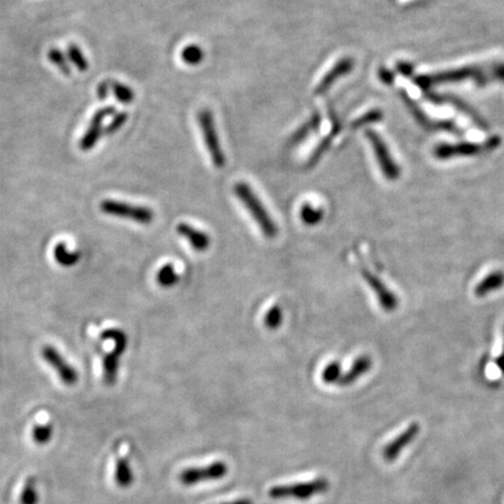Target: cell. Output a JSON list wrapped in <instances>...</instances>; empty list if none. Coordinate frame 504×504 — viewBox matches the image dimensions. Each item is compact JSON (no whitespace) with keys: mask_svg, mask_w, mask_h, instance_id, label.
I'll list each match as a JSON object with an SVG mask.
<instances>
[{"mask_svg":"<svg viewBox=\"0 0 504 504\" xmlns=\"http://www.w3.org/2000/svg\"><path fill=\"white\" fill-rule=\"evenodd\" d=\"M111 89L116 98L123 104H130L134 102V93L130 87L125 86L120 82H112Z\"/></svg>","mask_w":504,"mask_h":504,"instance_id":"83f0119b","label":"cell"},{"mask_svg":"<svg viewBox=\"0 0 504 504\" xmlns=\"http://www.w3.org/2000/svg\"><path fill=\"white\" fill-rule=\"evenodd\" d=\"M234 192L238 200L241 201L242 204L250 213L252 219H255L257 226H260L264 236L267 238H275L278 235V226L251 187L245 182H238L235 185Z\"/></svg>","mask_w":504,"mask_h":504,"instance_id":"7a4b0ae2","label":"cell"},{"mask_svg":"<svg viewBox=\"0 0 504 504\" xmlns=\"http://www.w3.org/2000/svg\"><path fill=\"white\" fill-rule=\"evenodd\" d=\"M197 119H199V125H200L204 144L207 146L208 153L212 158L213 163L217 168H221L226 165V154L223 153L222 147L219 144V134L216 131L215 122H214L212 112L208 109H202L197 115Z\"/></svg>","mask_w":504,"mask_h":504,"instance_id":"52a82bcc","label":"cell"},{"mask_svg":"<svg viewBox=\"0 0 504 504\" xmlns=\"http://www.w3.org/2000/svg\"><path fill=\"white\" fill-rule=\"evenodd\" d=\"M100 212L119 219H129L141 224H150L154 219L152 209L143 206L122 202V201L104 200L100 204Z\"/></svg>","mask_w":504,"mask_h":504,"instance_id":"5b68a950","label":"cell"},{"mask_svg":"<svg viewBox=\"0 0 504 504\" xmlns=\"http://www.w3.org/2000/svg\"><path fill=\"white\" fill-rule=\"evenodd\" d=\"M412 80L420 89L431 90V88L445 83L473 81L480 87H485L492 82H504V63H492L482 66H466V67L439 71L433 74L413 75Z\"/></svg>","mask_w":504,"mask_h":504,"instance_id":"6da1fadb","label":"cell"},{"mask_svg":"<svg viewBox=\"0 0 504 504\" xmlns=\"http://www.w3.org/2000/svg\"><path fill=\"white\" fill-rule=\"evenodd\" d=\"M383 117L384 116H383L382 111L378 110V109H375V110H370L367 114H364V115L361 116L359 118L355 119L350 126H352V129H360V127H363V126L382 120Z\"/></svg>","mask_w":504,"mask_h":504,"instance_id":"1f68e13d","label":"cell"},{"mask_svg":"<svg viewBox=\"0 0 504 504\" xmlns=\"http://www.w3.org/2000/svg\"><path fill=\"white\" fill-rule=\"evenodd\" d=\"M420 426L417 423H412L405 429L401 434H398L393 440L390 441L389 444L383 449V456L386 461L393 462L401 454L402 451L410 445L412 441L415 440V437L418 435Z\"/></svg>","mask_w":504,"mask_h":504,"instance_id":"9a60e30c","label":"cell"},{"mask_svg":"<svg viewBox=\"0 0 504 504\" xmlns=\"http://www.w3.org/2000/svg\"><path fill=\"white\" fill-rule=\"evenodd\" d=\"M177 231L181 237L186 238L189 242L190 246L197 251H206L210 246L209 235L202 231V230L194 228L188 223H179L178 226H177Z\"/></svg>","mask_w":504,"mask_h":504,"instance_id":"e0dca14e","label":"cell"},{"mask_svg":"<svg viewBox=\"0 0 504 504\" xmlns=\"http://www.w3.org/2000/svg\"><path fill=\"white\" fill-rule=\"evenodd\" d=\"M501 144L500 137H492L483 144L474 143H458V144H441L434 150V156L438 159L447 160L456 156H480L483 153L496 150Z\"/></svg>","mask_w":504,"mask_h":504,"instance_id":"8992f818","label":"cell"},{"mask_svg":"<svg viewBox=\"0 0 504 504\" xmlns=\"http://www.w3.org/2000/svg\"><path fill=\"white\" fill-rule=\"evenodd\" d=\"M68 56L78 71H87L89 69V62L84 54L82 53L81 49L78 48V45H74V44L69 45Z\"/></svg>","mask_w":504,"mask_h":504,"instance_id":"484cf974","label":"cell"},{"mask_svg":"<svg viewBox=\"0 0 504 504\" xmlns=\"http://www.w3.org/2000/svg\"><path fill=\"white\" fill-rule=\"evenodd\" d=\"M104 340H110L115 343V348L104 357L103 379L107 386H114L118 376L119 362L120 357L127 347L126 334L118 328H110L102 334Z\"/></svg>","mask_w":504,"mask_h":504,"instance_id":"277c9868","label":"cell"},{"mask_svg":"<svg viewBox=\"0 0 504 504\" xmlns=\"http://www.w3.org/2000/svg\"><path fill=\"white\" fill-rule=\"evenodd\" d=\"M341 366L339 362L334 361V362H330V363L327 364L326 367L323 368L321 378L326 384H336L340 377H341Z\"/></svg>","mask_w":504,"mask_h":504,"instance_id":"f546056e","label":"cell"},{"mask_svg":"<svg viewBox=\"0 0 504 504\" xmlns=\"http://www.w3.org/2000/svg\"><path fill=\"white\" fill-rule=\"evenodd\" d=\"M398 93H399L402 100L404 102L412 117L415 119V122L418 123L419 125L422 126L425 130L431 131V132H433V131H445V132H449V134H456V136H462L464 134L462 130L453 120H446V119L445 120H437V119L429 117L424 112L423 109L420 108L418 104L415 103V100L408 96V93L404 89L399 90Z\"/></svg>","mask_w":504,"mask_h":504,"instance_id":"ba28073f","label":"cell"},{"mask_svg":"<svg viewBox=\"0 0 504 504\" xmlns=\"http://www.w3.org/2000/svg\"><path fill=\"white\" fill-rule=\"evenodd\" d=\"M330 488V482L325 478H314L312 481L299 482L292 485H282L272 487L269 490V496L273 500H308L315 495L325 493Z\"/></svg>","mask_w":504,"mask_h":504,"instance_id":"3957f363","label":"cell"},{"mask_svg":"<svg viewBox=\"0 0 504 504\" xmlns=\"http://www.w3.org/2000/svg\"><path fill=\"white\" fill-rule=\"evenodd\" d=\"M423 93L424 96L426 97L427 100L432 102V103L438 104V105L449 104L454 108L459 109L460 111L465 114V115L468 116L482 130H488L489 129V126L482 119V117H480L471 107H468L467 103H465L464 100H460L458 97L439 95V93H433L431 90H424Z\"/></svg>","mask_w":504,"mask_h":504,"instance_id":"5bb4252c","label":"cell"},{"mask_svg":"<svg viewBox=\"0 0 504 504\" xmlns=\"http://www.w3.org/2000/svg\"><path fill=\"white\" fill-rule=\"evenodd\" d=\"M181 59L189 66H197L204 60V51L200 46L189 45L182 49Z\"/></svg>","mask_w":504,"mask_h":504,"instance_id":"4316f807","label":"cell"},{"mask_svg":"<svg viewBox=\"0 0 504 504\" xmlns=\"http://www.w3.org/2000/svg\"><path fill=\"white\" fill-rule=\"evenodd\" d=\"M221 504H253L251 501L248 498H241V500L233 501V502H226V503Z\"/></svg>","mask_w":504,"mask_h":504,"instance_id":"ab89813d","label":"cell"},{"mask_svg":"<svg viewBox=\"0 0 504 504\" xmlns=\"http://www.w3.org/2000/svg\"><path fill=\"white\" fill-rule=\"evenodd\" d=\"M496 367L498 368V370L501 371V374L504 376V354L502 352L498 357L496 359Z\"/></svg>","mask_w":504,"mask_h":504,"instance_id":"f35d334b","label":"cell"},{"mask_svg":"<svg viewBox=\"0 0 504 504\" xmlns=\"http://www.w3.org/2000/svg\"><path fill=\"white\" fill-rule=\"evenodd\" d=\"M48 59L55 67L59 68L60 71H62L63 74H71V66L68 63L67 57L60 49H49Z\"/></svg>","mask_w":504,"mask_h":504,"instance_id":"4dcf8cb0","label":"cell"},{"mask_svg":"<svg viewBox=\"0 0 504 504\" xmlns=\"http://www.w3.org/2000/svg\"><path fill=\"white\" fill-rule=\"evenodd\" d=\"M127 118H129V116H127L126 112H118V114H115L111 123L107 126V129H105V132H104V134H108V136L109 134H116L119 129H122L123 126L125 125Z\"/></svg>","mask_w":504,"mask_h":504,"instance_id":"e575fe53","label":"cell"},{"mask_svg":"<svg viewBox=\"0 0 504 504\" xmlns=\"http://www.w3.org/2000/svg\"><path fill=\"white\" fill-rule=\"evenodd\" d=\"M352 66H354V62L350 57H343L335 63L315 88V95H323L327 93L334 86L335 82L352 71Z\"/></svg>","mask_w":504,"mask_h":504,"instance_id":"2e32d148","label":"cell"},{"mask_svg":"<svg viewBox=\"0 0 504 504\" xmlns=\"http://www.w3.org/2000/svg\"><path fill=\"white\" fill-rule=\"evenodd\" d=\"M109 87L110 86H109L108 83H100V86H98L97 93H98V97H100V100H104V98H107V96H108Z\"/></svg>","mask_w":504,"mask_h":504,"instance_id":"74e56055","label":"cell"},{"mask_svg":"<svg viewBox=\"0 0 504 504\" xmlns=\"http://www.w3.org/2000/svg\"><path fill=\"white\" fill-rule=\"evenodd\" d=\"M53 256L56 263L64 267H74L81 260V253L78 251H71L63 242H60L59 244L54 246Z\"/></svg>","mask_w":504,"mask_h":504,"instance_id":"ffe728a7","label":"cell"},{"mask_svg":"<svg viewBox=\"0 0 504 504\" xmlns=\"http://www.w3.org/2000/svg\"><path fill=\"white\" fill-rule=\"evenodd\" d=\"M378 78L379 80L386 84V86H393V82H395V75L393 71L386 69V68H379L378 71Z\"/></svg>","mask_w":504,"mask_h":504,"instance_id":"d590c367","label":"cell"},{"mask_svg":"<svg viewBox=\"0 0 504 504\" xmlns=\"http://www.w3.org/2000/svg\"><path fill=\"white\" fill-rule=\"evenodd\" d=\"M282 323V309L279 306H272L267 311L264 318V325L267 326V330H278Z\"/></svg>","mask_w":504,"mask_h":504,"instance_id":"f1b7e54d","label":"cell"},{"mask_svg":"<svg viewBox=\"0 0 504 504\" xmlns=\"http://www.w3.org/2000/svg\"><path fill=\"white\" fill-rule=\"evenodd\" d=\"M340 129H341V126H340V123H339L338 119H334L332 134L328 136V137L323 138V141H320L319 145L315 147L314 151H313L311 156H309V160H308V166H314L315 163L319 161L323 153L330 149L334 136H336L340 132Z\"/></svg>","mask_w":504,"mask_h":504,"instance_id":"603a6c76","label":"cell"},{"mask_svg":"<svg viewBox=\"0 0 504 504\" xmlns=\"http://www.w3.org/2000/svg\"><path fill=\"white\" fill-rule=\"evenodd\" d=\"M20 500L23 504L37 503V495L35 493V488H34L33 478H27Z\"/></svg>","mask_w":504,"mask_h":504,"instance_id":"836d02e7","label":"cell"},{"mask_svg":"<svg viewBox=\"0 0 504 504\" xmlns=\"http://www.w3.org/2000/svg\"><path fill=\"white\" fill-rule=\"evenodd\" d=\"M371 367H372V360H371L370 356L362 355L357 357L354 361V363L352 364V367L349 368V370L341 375V377L336 383V386H352L357 379H360L362 376L367 374L368 371L370 370Z\"/></svg>","mask_w":504,"mask_h":504,"instance_id":"ac0fdd59","label":"cell"},{"mask_svg":"<svg viewBox=\"0 0 504 504\" xmlns=\"http://www.w3.org/2000/svg\"><path fill=\"white\" fill-rule=\"evenodd\" d=\"M503 354H504V330H503Z\"/></svg>","mask_w":504,"mask_h":504,"instance_id":"60d3db41","label":"cell"},{"mask_svg":"<svg viewBox=\"0 0 504 504\" xmlns=\"http://www.w3.org/2000/svg\"><path fill=\"white\" fill-rule=\"evenodd\" d=\"M228 474V465L223 461H215L202 467L186 468L179 475L183 486L192 487L201 482L216 481Z\"/></svg>","mask_w":504,"mask_h":504,"instance_id":"9c48e42d","label":"cell"},{"mask_svg":"<svg viewBox=\"0 0 504 504\" xmlns=\"http://www.w3.org/2000/svg\"><path fill=\"white\" fill-rule=\"evenodd\" d=\"M116 482L118 483L119 487L126 488V487L130 486L132 481H134V474L131 471L127 459H126L125 454L120 453L118 460H117V464H116Z\"/></svg>","mask_w":504,"mask_h":504,"instance_id":"7402d4cb","label":"cell"},{"mask_svg":"<svg viewBox=\"0 0 504 504\" xmlns=\"http://www.w3.org/2000/svg\"><path fill=\"white\" fill-rule=\"evenodd\" d=\"M397 71H398V73H399V74L403 75V76H406V78H411L412 76L415 75V73H413V67H412V64H410V63L408 62L397 63Z\"/></svg>","mask_w":504,"mask_h":504,"instance_id":"8d00e7d4","label":"cell"},{"mask_svg":"<svg viewBox=\"0 0 504 504\" xmlns=\"http://www.w3.org/2000/svg\"><path fill=\"white\" fill-rule=\"evenodd\" d=\"M41 355L42 359L55 370L63 384L68 386L76 384L78 381V371L64 360V357L60 354L57 349L52 345H45L41 350Z\"/></svg>","mask_w":504,"mask_h":504,"instance_id":"8fae6325","label":"cell"},{"mask_svg":"<svg viewBox=\"0 0 504 504\" xmlns=\"http://www.w3.org/2000/svg\"><path fill=\"white\" fill-rule=\"evenodd\" d=\"M361 275H362L369 287L372 289V292L376 294L378 304L382 307L383 311L386 312V313L396 311L398 305H399L396 294L381 279L378 278L377 276L371 273L370 271L367 270V269H362Z\"/></svg>","mask_w":504,"mask_h":504,"instance_id":"7c38bea8","label":"cell"},{"mask_svg":"<svg viewBox=\"0 0 504 504\" xmlns=\"http://www.w3.org/2000/svg\"><path fill=\"white\" fill-rule=\"evenodd\" d=\"M179 277L174 267L171 264H166L156 272V280L161 287H172L178 284Z\"/></svg>","mask_w":504,"mask_h":504,"instance_id":"cb8c5ba5","label":"cell"},{"mask_svg":"<svg viewBox=\"0 0 504 504\" xmlns=\"http://www.w3.org/2000/svg\"><path fill=\"white\" fill-rule=\"evenodd\" d=\"M320 125H321V116L319 114H314L311 118L308 119L307 122L305 123L304 125L301 126L300 129H298L293 134L292 137L289 139V144H300L301 141H304L312 132L318 130Z\"/></svg>","mask_w":504,"mask_h":504,"instance_id":"44dd1931","label":"cell"},{"mask_svg":"<svg viewBox=\"0 0 504 504\" xmlns=\"http://www.w3.org/2000/svg\"><path fill=\"white\" fill-rule=\"evenodd\" d=\"M53 434V427L49 423L37 424L33 429V439L37 444H46L51 440Z\"/></svg>","mask_w":504,"mask_h":504,"instance_id":"d6a6232c","label":"cell"},{"mask_svg":"<svg viewBox=\"0 0 504 504\" xmlns=\"http://www.w3.org/2000/svg\"><path fill=\"white\" fill-rule=\"evenodd\" d=\"M366 136H367L368 141L372 146L375 156H376V159H377L378 165H379L383 175L389 181H396L397 179L399 178V175H401V170H399V167L395 163V160L390 154L389 149H388L386 143L381 138V136L376 134L375 131L368 130L366 132Z\"/></svg>","mask_w":504,"mask_h":504,"instance_id":"30bf717a","label":"cell"},{"mask_svg":"<svg viewBox=\"0 0 504 504\" xmlns=\"http://www.w3.org/2000/svg\"><path fill=\"white\" fill-rule=\"evenodd\" d=\"M504 286V272L503 271L496 270L490 272L489 275L486 276L475 286L474 294L478 298L487 297L492 293L497 292L498 289H502Z\"/></svg>","mask_w":504,"mask_h":504,"instance_id":"d6986e66","label":"cell"},{"mask_svg":"<svg viewBox=\"0 0 504 504\" xmlns=\"http://www.w3.org/2000/svg\"><path fill=\"white\" fill-rule=\"evenodd\" d=\"M300 219L306 226H316L323 219L321 208H315L311 204H305L300 209Z\"/></svg>","mask_w":504,"mask_h":504,"instance_id":"d4e9b609","label":"cell"},{"mask_svg":"<svg viewBox=\"0 0 504 504\" xmlns=\"http://www.w3.org/2000/svg\"><path fill=\"white\" fill-rule=\"evenodd\" d=\"M115 107H107L102 108L95 112V115L91 118L89 127L87 130L86 134H83V137L80 141V149L83 152H89L90 150H93L96 146L97 143L100 141L102 136V125H103L104 119L109 116L115 115Z\"/></svg>","mask_w":504,"mask_h":504,"instance_id":"4fadbf2b","label":"cell"}]
</instances>
